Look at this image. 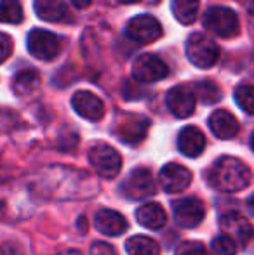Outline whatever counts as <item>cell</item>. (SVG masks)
I'll return each instance as SVG.
<instances>
[{
  "mask_svg": "<svg viewBox=\"0 0 254 255\" xmlns=\"http://www.w3.org/2000/svg\"><path fill=\"white\" fill-rule=\"evenodd\" d=\"M195 96L204 104H214L221 99V89L218 87V84L213 80H200V82H197Z\"/></svg>",
  "mask_w": 254,
  "mask_h": 255,
  "instance_id": "obj_24",
  "label": "cell"
},
{
  "mask_svg": "<svg viewBox=\"0 0 254 255\" xmlns=\"http://www.w3.org/2000/svg\"><path fill=\"white\" fill-rule=\"evenodd\" d=\"M178 148L188 158H197L206 149V135L193 125H188L178 135Z\"/></svg>",
  "mask_w": 254,
  "mask_h": 255,
  "instance_id": "obj_16",
  "label": "cell"
},
{
  "mask_svg": "<svg viewBox=\"0 0 254 255\" xmlns=\"http://www.w3.org/2000/svg\"><path fill=\"white\" fill-rule=\"evenodd\" d=\"M91 255H117L115 249L105 242H98L91 247Z\"/></svg>",
  "mask_w": 254,
  "mask_h": 255,
  "instance_id": "obj_30",
  "label": "cell"
},
{
  "mask_svg": "<svg viewBox=\"0 0 254 255\" xmlns=\"http://www.w3.org/2000/svg\"><path fill=\"white\" fill-rule=\"evenodd\" d=\"M251 146H253V149H254V134H253V137H251Z\"/></svg>",
  "mask_w": 254,
  "mask_h": 255,
  "instance_id": "obj_36",
  "label": "cell"
},
{
  "mask_svg": "<svg viewBox=\"0 0 254 255\" xmlns=\"http://www.w3.org/2000/svg\"><path fill=\"white\" fill-rule=\"evenodd\" d=\"M204 26L216 33L221 38H232L239 35L241 31V23H239L237 14L228 7H211L204 16Z\"/></svg>",
  "mask_w": 254,
  "mask_h": 255,
  "instance_id": "obj_3",
  "label": "cell"
},
{
  "mask_svg": "<svg viewBox=\"0 0 254 255\" xmlns=\"http://www.w3.org/2000/svg\"><path fill=\"white\" fill-rule=\"evenodd\" d=\"M187 57L197 68H211L220 59V47L204 33H192L187 40Z\"/></svg>",
  "mask_w": 254,
  "mask_h": 255,
  "instance_id": "obj_2",
  "label": "cell"
},
{
  "mask_svg": "<svg viewBox=\"0 0 254 255\" xmlns=\"http://www.w3.org/2000/svg\"><path fill=\"white\" fill-rule=\"evenodd\" d=\"M235 101L248 115H254V87L253 85H239L235 89Z\"/></svg>",
  "mask_w": 254,
  "mask_h": 255,
  "instance_id": "obj_26",
  "label": "cell"
},
{
  "mask_svg": "<svg viewBox=\"0 0 254 255\" xmlns=\"http://www.w3.org/2000/svg\"><path fill=\"white\" fill-rule=\"evenodd\" d=\"M71 106L82 118L98 122L105 117V103L91 91H78L71 98Z\"/></svg>",
  "mask_w": 254,
  "mask_h": 255,
  "instance_id": "obj_13",
  "label": "cell"
},
{
  "mask_svg": "<svg viewBox=\"0 0 254 255\" xmlns=\"http://www.w3.org/2000/svg\"><path fill=\"white\" fill-rule=\"evenodd\" d=\"M150 120L138 113H124L115 125V134L124 144L136 146L146 137L150 130Z\"/></svg>",
  "mask_w": 254,
  "mask_h": 255,
  "instance_id": "obj_6",
  "label": "cell"
},
{
  "mask_svg": "<svg viewBox=\"0 0 254 255\" xmlns=\"http://www.w3.org/2000/svg\"><path fill=\"white\" fill-rule=\"evenodd\" d=\"M220 228L225 235H228L230 238H234L237 243L246 245L253 240L254 236V228L248 217H244L239 212H228L220 219Z\"/></svg>",
  "mask_w": 254,
  "mask_h": 255,
  "instance_id": "obj_11",
  "label": "cell"
},
{
  "mask_svg": "<svg viewBox=\"0 0 254 255\" xmlns=\"http://www.w3.org/2000/svg\"><path fill=\"white\" fill-rule=\"evenodd\" d=\"M248 208H249V212H251V214L254 215V195L248 200Z\"/></svg>",
  "mask_w": 254,
  "mask_h": 255,
  "instance_id": "obj_34",
  "label": "cell"
},
{
  "mask_svg": "<svg viewBox=\"0 0 254 255\" xmlns=\"http://www.w3.org/2000/svg\"><path fill=\"white\" fill-rule=\"evenodd\" d=\"M174 219L181 228H197L206 217V205L202 200L195 198V196H188L183 200H176L173 203Z\"/></svg>",
  "mask_w": 254,
  "mask_h": 255,
  "instance_id": "obj_10",
  "label": "cell"
},
{
  "mask_svg": "<svg viewBox=\"0 0 254 255\" xmlns=\"http://www.w3.org/2000/svg\"><path fill=\"white\" fill-rule=\"evenodd\" d=\"M157 184L153 179L152 170L145 167H138L129 174L126 184H124V193L129 200H145L148 196L155 195Z\"/></svg>",
  "mask_w": 254,
  "mask_h": 255,
  "instance_id": "obj_9",
  "label": "cell"
},
{
  "mask_svg": "<svg viewBox=\"0 0 254 255\" xmlns=\"http://www.w3.org/2000/svg\"><path fill=\"white\" fill-rule=\"evenodd\" d=\"M0 255H26L23 250V247L17 245V243H5V245H2V249H0Z\"/></svg>",
  "mask_w": 254,
  "mask_h": 255,
  "instance_id": "obj_31",
  "label": "cell"
},
{
  "mask_svg": "<svg viewBox=\"0 0 254 255\" xmlns=\"http://www.w3.org/2000/svg\"><path fill=\"white\" fill-rule=\"evenodd\" d=\"M167 75H169L167 64L153 54H143L132 63V77L141 84L164 80Z\"/></svg>",
  "mask_w": 254,
  "mask_h": 255,
  "instance_id": "obj_7",
  "label": "cell"
},
{
  "mask_svg": "<svg viewBox=\"0 0 254 255\" xmlns=\"http://www.w3.org/2000/svg\"><path fill=\"white\" fill-rule=\"evenodd\" d=\"M176 255H209V252L200 242H183L176 249Z\"/></svg>",
  "mask_w": 254,
  "mask_h": 255,
  "instance_id": "obj_28",
  "label": "cell"
},
{
  "mask_svg": "<svg viewBox=\"0 0 254 255\" xmlns=\"http://www.w3.org/2000/svg\"><path fill=\"white\" fill-rule=\"evenodd\" d=\"M211 247H213V252L216 255H235L239 250L237 242L234 238H230L228 235H225V233L216 236L213 240V243H211Z\"/></svg>",
  "mask_w": 254,
  "mask_h": 255,
  "instance_id": "obj_27",
  "label": "cell"
},
{
  "mask_svg": "<svg viewBox=\"0 0 254 255\" xmlns=\"http://www.w3.org/2000/svg\"><path fill=\"white\" fill-rule=\"evenodd\" d=\"M251 170L242 160L234 156H223L213 165L209 172V184L223 193L242 191L251 184Z\"/></svg>",
  "mask_w": 254,
  "mask_h": 255,
  "instance_id": "obj_1",
  "label": "cell"
},
{
  "mask_svg": "<svg viewBox=\"0 0 254 255\" xmlns=\"http://www.w3.org/2000/svg\"><path fill=\"white\" fill-rule=\"evenodd\" d=\"M26 45H28V51H30L33 57H37L40 61H52L61 52L63 38L58 37L56 33H52V31L35 28L28 35Z\"/></svg>",
  "mask_w": 254,
  "mask_h": 255,
  "instance_id": "obj_4",
  "label": "cell"
},
{
  "mask_svg": "<svg viewBox=\"0 0 254 255\" xmlns=\"http://www.w3.org/2000/svg\"><path fill=\"white\" fill-rule=\"evenodd\" d=\"M89 161L94 167V170L105 179H113L115 175H119L122 168L120 153L106 142H99L89 149Z\"/></svg>",
  "mask_w": 254,
  "mask_h": 255,
  "instance_id": "obj_5",
  "label": "cell"
},
{
  "mask_svg": "<svg viewBox=\"0 0 254 255\" xmlns=\"http://www.w3.org/2000/svg\"><path fill=\"white\" fill-rule=\"evenodd\" d=\"M199 0H173L171 9L173 14L181 24H192L199 14Z\"/></svg>",
  "mask_w": 254,
  "mask_h": 255,
  "instance_id": "obj_22",
  "label": "cell"
},
{
  "mask_svg": "<svg viewBox=\"0 0 254 255\" xmlns=\"http://www.w3.org/2000/svg\"><path fill=\"white\" fill-rule=\"evenodd\" d=\"M126 252L129 255H160V245L150 236L136 235L126 242Z\"/></svg>",
  "mask_w": 254,
  "mask_h": 255,
  "instance_id": "obj_21",
  "label": "cell"
},
{
  "mask_svg": "<svg viewBox=\"0 0 254 255\" xmlns=\"http://www.w3.org/2000/svg\"><path fill=\"white\" fill-rule=\"evenodd\" d=\"M138 222L146 229H162L167 222V214L160 203H145L136 212Z\"/></svg>",
  "mask_w": 254,
  "mask_h": 255,
  "instance_id": "obj_19",
  "label": "cell"
},
{
  "mask_svg": "<svg viewBox=\"0 0 254 255\" xmlns=\"http://www.w3.org/2000/svg\"><path fill=\"white\" fill-rule=\"evenodd\" d=\"M35 14L47 23H63L70 19V10L63 0H35Z\"/></svg>",
  "mask_w": 254,
  "mask_h": 255,
  "instance_id": "obj_18",
  "label": "cell"
},
{
  "mask_svg": "<svg viewBox=\"0 0 254 255\" xmlns=\"http://www.w3.org/2000/svg\"><path fill=\"white\" fill-rule=\"evenodd\" d=\"M209 127L213 134L220 139H234L241 130L239 120L227 110H216L209 118Z\"/></svg>",
  "mask_w": 254,
  "mask_h": 255,
  "instance_id": "obj_15",
  "label": "cell"
},
{
  "mask_svg": "<svg viewBox=\"0 0 254 255\" xmlns=\"http://www.w3.org/2000/svg\"><path fill=\"white\" fill-rule=\"evenodd\" d=\"M24 127L21 117L10 108H0V134H10Z\"/></svg>",
  "mask_w": 254,
  "mask_h": 255,
  "instance_id": "obj_25",
  "label": "cell"
},
{
  "mask_svg": "<svg viewBox=\"0 0 254 255\" xmlns=\"http://www.w3.org/2000/svg\"><path fill=\"white\" fill-rule=\"evenodd\" d=\"M92 0H71V3H73L75 7H78V9H85V7L91 5Z\"/></svg>",
  "mask_w": 254,
  "mask_h": 255,
  "instance_id": "obj_32",
  "label": "cell"
},
{
  "mask_svg": "<svg viewBox=\"0 0 254 255\" xmlns=\"http://www.w3.org/2000/svg\"><path fill=\"white\" fill-rule=\"evenodd\" d=\"M159 182L166 193H180L192 182V172L180 163H167L159 174Z\"/></svg>",
  "mask_w": 254,
  "mask_h": 255,
  "instance_id": "obj_12",
  "label": "cell"
},
{
  "mask_svg": "<svg viewBox=\"0 0 254 255\" xmlns=\"http://www.w3.org/2000/svg\"><path fill=\"white\" fill-rule=\"evenodd\" d=\"M23 21V7L17 0H0V23L17 24Z\"/></svg>",
  "mask_w": 254,
  "mask_h": 255,
  "instance_id": "obj_23",
  "label": "cell"
},
{
  "mask_svg": "<svg viewBox=\"0 0 254 255\" xmlns=\"http://www.w3.org/2000/svg\"><path fill=\"white\" fill-rule=\"evenodd\" d=\"M40 87V75H38L37 70H23L16 75L14 78V94H17L19 98H30Z\"/></svg>",
  "mask_w": 254,
  "mask_h": 255,
  "instance_id": "obj_20",
  "label": "cell"
},
{
  "mask_svg": "<svg viewBox=\"0 0 254 255\" xmlns=\"http://www.w3.org/2000/svg\"><path fill=\"white\" fill-rule=\"evenodd\" d=\"M94 224L98 231H101L106 236H120L127 229L129 222L126 221L120 212L110 210V208H103L96 214Z\"/></svg>",
  "mask_w": 254,
  "mask_h": 255,
  "instance_id": "obj_17",
  "label": "cell"
},
{
  "mask_svg": "<svg viewBox=\"0 0 254 255\" xmlns=\"http://www.w3.org/2000/svg\"><path fill=\"white\" fill-rule=\"evenodd\" d=\"M119 2H122V3H136V2H139V0H119Z\"/></svg>",
  "mask_w": 254,
  "mask_h": 255,
  "instance_id": "obj_35",
  "label": "cell"
},
{
  "mask_svg": "<svg viewBox=\"0 0 254 255\" xmlns=\"http://www.w3.org/2000/svg\"><path fill=\"white\" fill-rule=\"evenodd\" d=\"M59 255H82L78 250H75V249H68V250H64V252H61Z\"/></svg>",
  "mask_w": 254,
  "mask_h": 255,
  "instance_id": "obj_33",
  "label": "cell"
},
{
  "mask_svg": "<svg viewBox=\"0 0 254 255\" xmlns=\"http://www.w3.org/2000/svg\"><path fill=\"white\" fill-rule=\"evenodd\" d=\"M197 96L188 85H176L167 92V108L178 118L190 117L195 110Z\"/></svg>",
  "mask_w": 254,
  "mask_h": 255,
  "instance_id": "obj_14",
  "label": "cell"
},
{
  "mask_svg": "<svg viewBox=\"0 0 254 255\" xmlns=\"http://www.w3.org/2000/svg\"><path fill=\"white\" fill-rule=\"evenodd\" d=\"M12 40H10L9 35L0 33V64L9 59L10 54H12Z\"/></svg>",
  "mask_w": 254,
  "mask_h": 255,
  "instance_id": "obj_29",
  "label": "cell"
},
{
  "mask_svg": "<svg viewBox=\"0 0 254 255\" xmlns=\"http://www.w3.org/2000/svg\"><path fill=\"white\" fill-rule=\"evenodd\" d=\"M127 37L138 44H152L162 37V24L150 14H141L127 23Z\"/></svg>",
  "mask_w": 254,
  "mask_h": 255,
  "instance_id": "obj_8",
  "label": "cell"
}]
</instances>
